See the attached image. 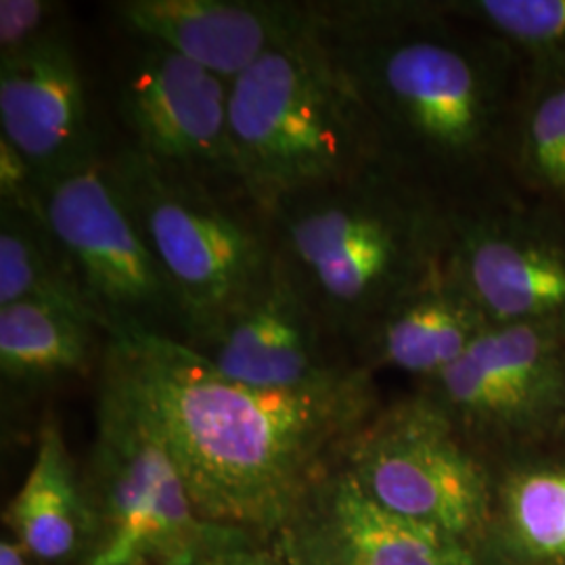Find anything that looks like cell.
<instances>
[{
	"mask_svg": "<svg viewBox=\"0 0 565 565\" xmlns=\"http://www.w3.org/2000/svg\"><path fill=\"white\" fill-rule=\"evenodd\" d=\"M382 158L448 210L513 193L507 158L524 63L443 0L312 2Z\"/></svg>",
	"mask_w": 565,
	"mask_h": 565,
	"instance_id": "1",
	"label": "cell"
},
{
	"mask_svg": "<svg viewBox=\"0 0 565 565\" xmlns=\"http://www.w3.org/2000/svg\"><path fill=\"white\" fill-rule=\"evenodd\" d=\"M105 352L162 431L203 520L256 539L281 532L377 415L361 364L312 387L263 390L168 338L107 335Z\"/></svg>",
	"mask_w": 565,
	"mask_h": 565,
	"instance_id": "2",
	"label": "cell"
},
{
	"mask_svg": "<svg viewBox=\"0 0 565 565\" xmlns=\"http://www.w3.org/2000/svg\"><path fill=\"white\" fill-rule=\"evenodd\" d=\"M268 214L282 263L352 354L392 303L445 264L448 207L387 163Z\"/></svg>",
	"mask_w": 565,
	"mask_h": 565,
	"instance_id": "3",
	"label": "cell"
},
{
	"mask_svg": "<svg viewBox=\"0 0 565 565\" xmlns=\"http://www.w3.org/2000/svg\"><path fill=\"white\" fill-rule=\"evenodd\" d=\"M228 128L243 189L266 212L384 163L369 111L317 23L231 82Z\"/></svg>",
	"mask_w": 565,
	"mask_h": 565,
	"instance_id": "4",
	"label": "cell"
},
{
	"mask_svg": "<svg viewBox=\"0 0 565 565\" xmlns=\"http://www.w3.org/2000/svg\"><path fill=\"white\" fill-rule=\"evenodd\" d=\"M82 488L88 509L82 565H189L260 541L203 520L162 431L105 350Z\"/></svg>",
	"mask_w": 565,
	"mask_h": 565,
	"instance_id": "5",
	"label": "cell"
},
{
	"mask_svg": "<svg viewBox=\"0 0 565 565\" xmlns=\"http://www.w3.org/2000/svg\"><path fill=\"white\" fill-rule=\"evenodd\" d=\"M109 162L121 200L179 302L186 342L275 260L270 214L242 186L166 170L121 142L109 147Z\"/></svg>",
	"mask_w": 565,
	"mask_h": 565,
	"instance_id": "6",
	"label": "cell"
},
{
	"mask_svg": "<svg viewBox=\"0 0 565 565\" xmlns=\"http://www.w3.org/2000/svg\"><path fill=\"white\" fill-rule=\"evenodd\" d=\"M32 195L107 335L145 333L184 342L181 308L121 200L109 147L78 168L34 179Z\"/></svg>",
	"mask_w": 565,
	"mask_h": 565,
	"instance_id": "7",
	"label": "cell"
},
{
	"mask_svg": "<svg viewBox=\"0 0 565 565\" xmlns=\"http://www.w3.org/2000/svg\"><path fill=\"white\" fill-rule=\"evenodd\" d=\"M467 445L525 448L565 434V324L490 327L463 356L424 384ZM484 457V455H482Z\"/></svg>",
	"mask_w": 565,
	"mask_h": 565,
	"instance_id": "8",
	"label": "cell"
},
{
	"mask_svg": "<svg viewBox=\"0 0 565 565\" xmlns=\"http://www.w3.org/2000/svg\"><path fill=\"white\" fill-rule=\"evenodd\" d=\"M343 463L382 505L465 541L490 505L486 459L422 396L375 415Z\"/></svg>",
	"mask_w": 565,
	"mask_h": 565,
	"instance_id": "9",
	"label": "cell"
},
{
	"mask_svg": "<svg viewBox=\"0 0 565 565\" xmlns=\"http://www.w3.org/2000/svg\"><path fill=\"white\" fill-rule=\"evenodd\" d=\"M114 102L121 145L200 181L242 186L231 145V82L160 42L124 36Z\"/></svg>",
	"mask_w": 565,
	"mask_h": 565,
	"instance_id": "10",
	"label": "cell"
},
{
	"mask_svg": "<svg viewBox=\"0 0 565 565\" xmlns=\"http://www.w3.org/2000/svg\"><path fill=\"white\" fill-rule=\"evenodd\" d=\"M445 266L488 323L565 324V216L515 193L448 210Z\"/></svg>",
	"mask_w": 565,
	"mask_h": 565,
	"instance_id": "11",
	"label": "cell"
},
{
	"mask_svg": "<svg viewBox=\"0 0 565 565\" xmlns=\"http://www.w3.org/2000/svg\"><path fill=\"white\" fill-rule=\"evenodd\" d=\"M226 380L263 390H300L359 366L279 252L239 300L184 342Z\"/></svg>",
	"mask_w": 565,
	"mask_h": 565,
	"instance_id": "12",
	"label": "cell"
},
{
	"mask_svg": "<svg viewBox=\"0 0 565 565\" xmlns=\"http://www.w3.org/2000/svg\"><path fill=\"white\" fill-rule=\"evenodd\" d=\"M289 565H471L463 541L382 505L340 461L277 534Z\"/></svg>",
	"mask_w": 565,
	"mask_h": 565,
	"instance_id": "13",
	"label": "cell"
},
{
	"mask_svg": "<svg viewBox=\"0 0 565 565\" xmlns=\"http://www.w3.org/2000/svg\"><path fill=\"white\" fill-rule=\"evenodd\" d=\"M0 139L34 179L67 172L107 151L84 86L72 25L0 60Z\"/></svg>",
	"mask_w": 565,
	"mask_h": 565,
	"instance_id": "14",
	"label": "cell"
},
{
	"mask_svg": "<svg viewBox=\"0 0 565 565\" xmlns=\"http://www.w3.org/2000/svg\"><path fill=\"white\" fill-rule=\"evenodd\" d=\"M121 36L160 42L226 82L315 28L312 2L120 0L109 4Z\"/></svg>",
	"mask_w": 565,
	"mask_h": 565,
	"instance_id": "15",
	"label": "cell"
},
{
	"mask_svg": "<svg viewBox=\"0 0 565 565\" xmlns=\"http://www.w3.org/2000/svg\"><path fill=\"white\" fill-rule=\"evenodd\" d=\"M490 327L480 306L443 264L369 327L354 359L371 373L387 366L427 384L457 363Z\"/></svg>",
	"mask_w": 565,
	"mask_h": 565,
	"instance_id": "16",
	"label": "cell"
},
{
	"mask_svg": "<svg viewBox=\"0 0 565 565\" xmlns=\"http://www.w3.org/2000/svg\"><path fill=\"white\" fill-rule=\"evenodd\" d=\"M7 524L36 562L57 564L84 553L88 536L84 488L55 419L41 425L34 461L7 509Z\"/></svg>",
	"mask_w": 565,
	"mask_h": 565,
	"instance_id": "17",
	"label": "cell"
},
{
	"mask_svg": "<svg viewBox=\"0 0 565 565\" xmlns=\"http://www.w3.org/2000/svg\"><path fill=\"white\" fill-rule=\"evenodd\" d=\"M107 333L95 315L55 302L0 306V373L21 387L81 375L102 361Z\"/></svg>",
	"mask_w": 565,
	"mask_h": 565,
	"instance_id": "18",
	"label": "cell"
},
{
	"mask_svg": "<svg viewBox=\"0 0 565 565\" xmlns=\"http://www.w3.org/2000/svg\"><path fill=\"white\" fill-rule=\"evenodd\" d=\"M507 172L518 198L565 216V61L524 65Z\"/></svg>",
	"mask_w": 565,
	"mask_h": 565,
	"instance_id": "19",
	"label": "cell"
},
{
	"mask_svg": "<svg viewBox=\"0 0 565 565\" xmlns=\"http://www.w3.org/2000/svg\"><path fill=\"white\" fill-rule=\"evenodd\" d=\"M18 302L67 303L95 315L34 195L0 200V306Z\"/></svg>",
	"mask_w": 565,
	"mask_h": 565,
	"instance_id": "20",
	"label": "cell"
},
{
	"mask_svg": "<svg viewBox=\"0 0 565 565\" xmlns=\"http://www.w3.org/2000/svg\"><path fill=\"white\" fill-rule=\"evenodd\" d=\"M445 9L507 49L524 65L565 61V0H443Z\"/></svg>",
	"mask_w": 565,
	"mask_h": 565,
	"instance_id": "21",
	"label": "cell"
},
{
	"mask_svg": "<svg viewBox=\"0 0 565 565\" xmlns=\"http://www.w3.org/2000/svg\"><path fill=\"white\" fill-rule=\"evenodd\" d=\"M503 494L520 543L541 557L565 559V465L511 469Z\"/></svg>",
	"mask_w": 565,
	"mask_h": 565,
	"instance_id": "22",
	"label": "cell"
},
{
	"mask_svg": "<svg viewBox=\"0 0 565 565\" xmlns=\"http://www.w3.org/2000/svg\"><path fill=\"white\" fill-rule=\"evenodd\" d=\"M67 25V7L55 0H2L0 60L20 55Z\"/></svg>",
	"mask_w": 565,
	"mask_h": 565,
	"instance_id": "23",
	"label": "cell"
},
{
	"mask_svg": "<svg viewBox=\"0 0 565 565\" xmlns=\"http://www.w3.org/2000/svg\"><path fill=\"white\" fill-rule=\"evenodd\" d=\"M233 565H289L285 555H282L281 546H266L256 541L252 545L243 546L239 555L235 557Z\"/></svg>",
	"mask_w": 565,
	"mask_h": 565,
	"instance_id": "24",
	"label": "cell"
},
{
	"mask_svg": "<svg viewBox=\"0 0 565 565\" xmlns=\"http://www.w3.org/2000/svg\"><path fill=\"white\" fill-rule=\"evenodd\" d=\"M32 555L9 534L0 541V565H30Z\"/></svg>",
	"mask_w": 565,
	"mask_h": 565,
	"instance_id": "25",
	"label": "cell"
},
{
	"mask_svg": "<svg viewBox=\"0 0 565 565\" xmlns=\"http://www.w3.org/2000/svg\"><path fill=\"white\" fill-rule=\"evenodd\" d=\"M252 543H256V541H249V543H243V545L226 548V551H221V553H216V555H210V557H205V559H200V562L189 565H233L235 557L239 555V551H242L243 546L252 545Z\"/></svg>",
	"mask_w": 565,
	"mask_h": 565,
	"instance_id": "26",
	"label": "cell"
},
{
	"mask_svg": "<svg viewBox=\"0 0 565 565\" xmlns=\"http://www.w3.org/2000/svg\"><path fill=\"white\" fill-rule=\"evenodd\" d=\"M564 436H565V434H564Z\"/></svg>",
	"mask_w": 565,
	"mask_h": 565,
	"instance_id": "27",
	"label": "cell"
}]
</instances>
